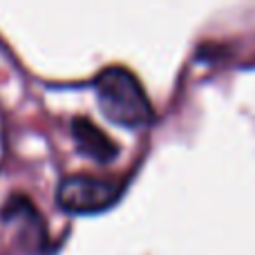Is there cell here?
Masks as SVG:
<instances>
[{"instance_id":"cell-1","label":"cell","mask_w":255,"mask_h":255,"mask_svg":"<svg viewBox=\"0 0 255 255\" xmlns=\"http://www.w3.org/2000/svg\"><path fill=\"white\" fill-rule=\"evenodd\" d=\"M94 92L108 121L124 128H143L154 119V110L143 85L126 67H106L94 81Z\"/></svg>"},{"instance_id":"cell-2","label":"cell","mask_w":255,"mask_h":255,"mask_svg":"<svg viewBox=\"0 0 255 255\" xmlns=\"http://www.w3.org/2000/svg\"><path fill=\"white\" fill-rule=\"evenodd\" d=\"M126 184L119 179H101L90 175H72L58 184L56 204L72 215H92L108 211L119 202Z\"/></svg>"},{"instance_id":"cell-3","label":"cell","mask_w":255,"mask_h":255,"mask_svg":"<svg viewBox=\"0 0 255 255\" xmlns=\"http://www.w3.org/2000/svg\"><path fill=\"white\" fill-rule=\"evenodd\" d=\"M72 136H74L76 150L83 157L92 159L97 163H110L119 154V145L117 141H112L106 132L99 126H94L88 117H74L72 119Z\"/></svg>"}]
</instances>
